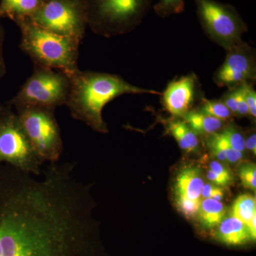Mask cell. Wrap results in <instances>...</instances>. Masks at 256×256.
Here are the masks:
<instances>
[{"label": "cell", "instance_id": "cell-1", "mask_svg": "<svg viewBox=\"0 0 256 256\" xmlns=\"http://www.w3.org/2000/svg\"><path fill=\"white\" fill-rule=\"evenodd\" d=\"M76 164L0 173V256H102L95 203Z\"/></svg>", "mask_w": 256, "mask_h": 256}, {"label": "cell", "instance_id": "cell-2", "mask_svg": "<svg viewBox=\"0 0 256 256\" xmlns=\"http://www.w3.org/2000/svg\"><path fill=\"white\" fill-rule=\"evenodd\" d=\"M69 78L70 92L66 106L74 119L98 132H108L102 111L116 98L126 94H162L132 85L116 74L80 70Z\"/></svg>", "mask_w": 256, "mask_h": 256}, {"label": "cell", "instance_id": "cell-3", "mask_svg": "<svg viewBox=\"0 0 256 256\" xmlns=\"http://www.w3.org/2000/svg\"><path fill=\"white\" fill-rule=\"evenodd\" d=\"M15 23L21 32L20 48L34 65L63 72L69 78L80 72V42L45 30L30 18H21Z\"/></svg>", "mask_w": 256, "mask_h": 256}, {"label": "cell", "instance_id": "cell-4", "mask_svg": "<svg viewBox=\"0 0 256 256\" xmlns=\"http://www.w3.org/2000/svg\"><path fill=\"white\" fill-rule=\"evenodd\" d=\"M152 0H88V26L106 37L130 33L142 22Z\"/></svg>", "mask_w": 256, "mask_h": 256}, {"label": "cell", "instance_id": "cell-5", "mask_svg": "<svg viewBox=\"0 0 256 256\" xmlns=\"http://www.w3.org/2000/svg\"><path fill=\"white\" fill-rule=\"evenodd\" d=\"M34 150L42 162H57L64 146L54 109L38 106L14 107Z\"/></svg>", "mask_w": 256, "mask_h": 256}, {"label": "cell", "instance_id": "cell-6", "mask_svg": "<svg viewBox=\"0 0 256 256\" xmlns=\"http://www.w3.org/2000/svg\"><path fill=\"white\" fill-rule=\"evenodd\" d=\"M70 80L66 74L34 65L31 76L23 84L9 105L38 106L55 109L66 105Z\"/></svg>", "mask_w": 256, "mask_h": 256}, {"label": "cell", "instance_id": "cell-7", "mask_svg": "<svg viewBox=\"0 0 256 256\" xmlns=\"http://www.w3.org/2000/svg\"><path fill=\"white\" fill-rule=\"evenodd\" d=\"M202 28L212 42L228 50L242 42L248 25L232 4L216 0H194Z\"/></svg>", "mask_w": 256, "mask_h": 256}, {"label": "cell", "instance_id": "cell-8", "mask_svg": "<svg viewBox=\"0 0 256 256\" xmlns=\"http://www.w3.org/2000/svg\"><path fill=\"white\" fill-rule=\"evenodd\" d=\"M30 18L45 30L82 42L88 26V0H46Z\"/></svg>", "mask_w": 256, "mask_h": 256}, {"label": "cell", "instance_id": "cell-9", "mask_svg": "<svg viewBox=\"0 0 256 256\" xmlns=\"http://www.w3.org/2000/svg\"><path fill=\"white\" fill-rule=\"evenodd\" d=\"M0 162L26 172L40 175L43 162L34 150L18 114L11 106L0 118Z\"/></svg>", "mask_w": 256, "mask_h": 256}, {"label": "cell", "instance_id": "cell-10", "mask_svg": "<svg viewBox=\"0 0 256 256\" xmlns=\"http://www.w3.org/2000/svg\"><path fill=\"white\" fill-rule=\"evenodd\" d=\"M222 66L214 75V82L220 87L232 88L256 78L255 50L244 42L226 50Z\"/></svg>", "mask_w": 256, "mask_h": 256}, {"label": "cell", "instance_id": "cell-11", "mask_svg": "<svg viewBox=\"0 0 256 256\" xmlns=\"http://www.w3.org/2000/svg\"><path fill=\"white\" fill-rule=\"evenodd\" d=\"M161 97L165 110L173 118H182L193 110L192 107L197 99L203 96L198 78L192 73L170 82Z\"/></svg>", "mask_w": 256, "mask_h": 256}, {"label": "cell", "instance_id": "cell-12", "mask_svg": "<svg viewBox=\"0 0 256 256\" xmlns=\"http://www.w3.org/2000/svg\"><path fill=\"white\" fill-rule=\"evenodd\" d=\"M204 181L198 166L190 165L180 170L175 180V197L201 202Z\"/></svg>", "mask_w": 256, "mask_h": 256}, {"label": "cell", "instance_id": "cell-13", "mask_svg": "<svg viewBox=\"0 0 256 256\" xmlns=\"http://www.w3.org/2000/svg\"><path fill=\"white\" fill-rule=\"evenodd\" d=\"M215 238L228 246H242L252 240L248 228L238 218L230 216L224 218L216 226Z\"/></svg>", "mask_w": 256, "mask_h": 256}, {"label": "cell", "instance_id": "cell-14", "mask_svg": "<svg viewBox=\"0 0 256 256\" xmlns=\"http://www.w3.org/2000/svg\"><path fill=\"white\" fill-rule=\"evenodd\" d=\"M181 119L173 118L172 120H165L166 132L174 138L180 148L185 152H193L198 148V136Z\"/></svg>", "mask_w": 256, "mask_h": 256}, {"label": "cell", "instance_id": "cell-15", "mask_svg": "<svg viewBox=\"0 0 256 256\" xmlns=\"http://www.w3.org/2000/svg\"><path fill=\"white\" fill-rule=\"evenodd\" d=\"M46 0H1L0 20L8 18L16 22L23 18H30Z\"/></svg>", "mask_w": 256, "mask_h": 256}, {"label": "cell", "instance_id": "cell-16", "mask_svg": "<svg viewBox=\"0 0 256 256\" xmlns=\"http://www.w3.org/2000/svg\"><path fill=\"white\" fill-rule=\"evenodd\" d=\"M182 119L197 136L208 137L220 132L224 128V121L203 114L197 109L190 110Z\"/></svg>", "mask_w": 256, "mask_h": 256}, {"label": "cell", "instance_id": "cell-17", "mask_svg": "<svg viewBox=\"0 0 256 256\" xmlns=\"http://www.w3.org/2000/svg\"><path fill=\"white\" fill-rule=\"evenodd\" d=\"M226 208L222 202L204 198L198 210V220L204 228L213 229L225 218Z\"/></svg>", "mask_w": 256, "mask_h": 256}, {"label": "cell", "instance_id": "cell-18", "mask_svg": "<svg viewBox=\"0 0 256 256\" xmlns=\"http://www.w3.org/2000/svg\"><path fill=\"white\" fill-rule=\"evenodd\" d=\"M230 216L247 226L256 216L255 197L249 194L240 195L232 205Z\"/></svg>", "mask_w": 256, "mask_h": 256}, {"label": "cell", "instance_id": "cell-19", "mask_svg": "<svg viewBox=\"0 0 256 256\" xmlns=\"http://www.w3.org/2000/svg\"><path fill=\"white\" fill-rule=\"evenodd\" d=\"M197 110L203 114H208L222 121L228 120L232 118V114L226 106L220 100H208L202 98L200 100V105Z\"/></svg>", "mask_w": 256, "mask_h": 256}, {"label": "cell", "instance_id": "cell-20", "mask_svg": "<svg viewBox=\"0 0 256 256\" xmlns=\"http://www.w3.org/2000/svg\"><path fill=\"white\" fill-rule=\"evenodd\" d=\"M220 133L233 149L244 153L246 151L245 137L235 126L230 124L225 126Z\"/></svg>", "mask_w": 256, "mask_h": 256}, {"label": "cell", "instance_id": "cell-21", "mask_svg": "<svg viewBox=\"0 0 256 256\" xmlns=\"http://www.w3.org/2000/svg\"><path fill=\"white\" fill-rule=\"evenodd\" d=\"M185 0H159L154 5V12L161 18L178 14L184 10Z\"/></svg>", "mask_w": 256, "mask_h": 256}, {"label": "cell", "instance_id": "cell-22", "mask_svg": "<svg viewBox=\"0 0 256 256\" xmlns=\"http://www.w3.org/2000/svg\"><path fill=\"white\" fill-rule=\"evenodd\" d=\"M216 144H217L223 150L226 158L227 162L236 164L244 159V153L240 152L233 149L225 140L220 136V132L215 133L212 136H208Z\"/></svg>", "mask_w": 256, "mask_h": 256}, {"label": "cell", "instance_id": "cell-23", "mask_svg": "<svg viewBox=\"0 0 256 256\" xmlns=\"http://www.w3.org/2000/svg\"><path fill=\"white\" fill-rule=\"evenodd\" d=\"M238 176L242 186L246 188L256 191V166L254 163H244L238 168Z\"/></svg>", "mask_w": 256, "mask_h": 256}, {"label": "cell", "instance_id": "cell-24", "mask_svg": "<svg viewBox=\"0 0 256 256\" xmlns=\"http://www.w3.org/2000/svg\"><path fill=\"white\" fill-rule=\"evenodd\" d=\"M175 203L178 210L188 218H194L198 215L200 202L192 201L186 198L175 197Z\"/></svg>", "mask_w": 256, "mask_h": 256}, {"label": "cell", "instance_id": "cell-25", "mask_svg": "<svg viewBox=\"0 0 256 256\" xmlns=\"http://www.w3.org/2000/svg\"><path fill=\"white\" fill-rule=\"evenodd\" d=\"M242 85L239 86L228 88L222 96L220 100L228 108L233 116H236L238 110L239 96L242 92Z\"/></svg>", "mask_w": 256, "mask_h": 256}, {"label": "cell", "instance_id": "cell-26", "mask_svg": "<svg viewBox=\"0 0 256 256\" xmlns=\"http://www.w3.org/2000/svg\"><path fill=\"white\" fill-rule=\"evenodd\" d=\"M225 196V191L223 188L216 186L210 183H204L202 192V198L222 201Z\"/></svg>", "mask_w": 256, "mask_h": 256}, {"label": "cell", "instance_id": "cell-27", "mask_svg": "<svg viewBox=\"0 0 256 256\" xmlns=\"http://www.w3.org/2000/svg\"><path fill=\"white\" fill-rule=\"evenodd\" d=\"M210 170H212L215 174L220 175L224 180H226L230 185L234 184V176L233 172H232V170L229 169L228 166L224 165L220 161L213 160V161L210 162Z\"/></svg>", "mask_w": 256, "mask_h": 256}, {"label": "cell", "instance_id": "cell-28", "mask_svg": "<svg viewBox=\"0 0 256 256\" xmlns=\"http://www.w3.org/2000/svg\"><path fill=\"white\" fill-rule=\"evenodd\" d=\"M244 96L248 107L249 116L252 118L256 117V92L252 86V82L244 84Z\"/></svg>", "mask_w": 256, "mask_h": 256}, {"label": "cell", "instance_id": "cell-29", "mask_svg": "<svg viewBox=\"0 0 256 256\" xmlns=\"http://www.w3.org/2000/svg\"><path fill=\"white\" fill-rule=\"evenodd\" d=\"M5 36L4 28L2 24L1 20H0V79L4 76L6 74V65L4 60V54H3V45H4Z\"/></svg>", "mask_w": 256, "mask_h": 256}, {"label": "cell", "instance_id": "cell-30", "mask_svg": "<svg viewBox=\"0 0 256 256\" xmlns=\"http://www.w3.org/2000/svg\"><path fill=\"white\" fill-rule=\"evenodd\" d=\"M244 85H242V92L239 96L238 110H237L236 116L240 117H245V116H249L248 107L246 101L245 96H244Z\"/></svg>", "mask_w": 256, "mask_h": 256}, {"label": "cell", "instance_id": "cell-31", "mask_svg": "<svg viewBox=\"0 0 256 256\" xmlns=\"http://www.w3.org/2000/svg\"><path fill=\"white\" fill-rule=\"evenodd\" d=\"M246 150L252 152L254 156L256 154V134L252 132L246 138H245Z\"/></svg>", "mask_w": 256, "mask_h": 256}, {"label": "cell", "instance_id": "cell-32", "mask_svg": "<svg viewBox=\"0 0 256 256\" xmlns=\"http://www.w3.org/2000/svg\"><path fill=\"white\" fill-rule=\"evenodd\" d=\"M6 108H8V106H5L0 104V118H1L2 116L4 114V111L6 110Z\"/></svg>", "mask_w": 256, "mask_h": 256}]
</instances>
